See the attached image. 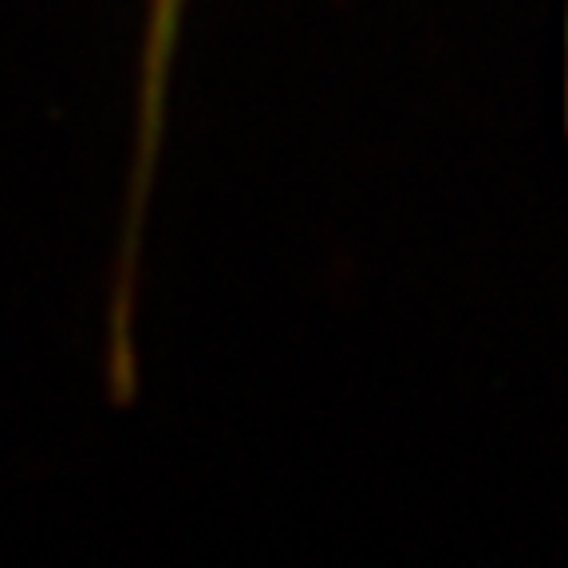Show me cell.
Instances as JSON below:
<instances>
[{"instance_id":"6da1fadb","label":"cell","mask_w":568,"mask_h":568,"mask_svg":"<svg viewBox=\"0 0 568 568\" xmlns=\"http://www.w3.org/2000/svg\"><path fill=\"white\" fill-rule=\"evenodd\" d=\"M182 12H186V0H151V20H146V44H142L139 71V115H162L166 111L170 68H174Z\"/></svg>"}]
</instances>
